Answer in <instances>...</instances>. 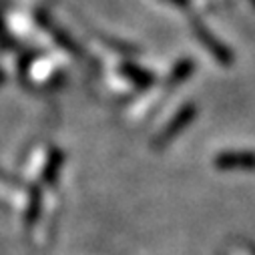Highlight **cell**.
I'll return each instance as SVG.
<instances>
[{
  "instance_id": "cell-1",
  "label": "cell",
  "mask_w": 255,
  "mask_h": 255,
  "mask_svg": "<svg viewBox=\"0 0 255 255\" xmlns=\"http://www.w3.org/2000/svg\"><path fill=\"white\" fill-rule=\"evenodd\" d=\"M197 115V109H195V105H187V107H183L173 119H171V123L165 127V129L159 133V137H157V141H155V145H167V143H171L181 131H185L187 127H189V123L193 121V117Z\"/></svg>"
},
{
  "instance_id": "cell-2",
  "label": "cell",
  "mask_w": 255,
  "mask_h": 255,
  "mask_svg": "<svg viewBox=\"0 0 255 255\" xmlns=\"http://www.w3.org/2000/svg\"><path fill=\"white\" fill-rule=\"evenodd\" d=\"M215 167L229 171V169H255V153L253 151H223L215 157Z\"/></svg>"
},
{
  "instance_id": "cell-3",
  "label": "cell",
  "mask_w": 255,
  "mask_h": 255,
  "mask_svg": "<svg viewBox=\"0 0 255 255\" xmlns=\"http://www.w3.org/2000/svg\"><path fill=\"white\" fill-rule=\"evenodd\" d=\"M193 30H195V34L203 40V44H205V48L219 60V62H223V65H229L231 62V50H227L223 44H219V40L215 38V36H211V32L199 22H195V26H193Z\"/></svg>"
},
{
  "instance_id": "cell-4",
  "label": "cell",
  "mask_w": 255,
  "mask_h": 255,
  "mask_svg": "<svg viewBox=\"0 0 255 255\" xmlns=\"http://www.w3.org/2000/svg\"><path fill=\"white\" fill-rule=\"evenodd\" d=\"M123 73H125L127 79H131L137 87H143V89L145 87H151L155 83L153 75L147 73V71H143V69H139L137 65H123Z\"/></svg>"
},
{
  "instance_id": "cell-5",
  "label": "cell",
  "mask_w": 255,
  "mask_h": 255,
  "mask_svg": "<svg viewBox=\"0 0 255 255\" xmlns=\"http://www.w3.org/2000/svg\"><path fill=\"white\" fill-rule=\"evenodd\" d=\"M62 161H65V157H62V153H60V151L50 153L48 163H46V167H44V181H46V183L56 181V177H58V169H60Z\"/></svg>"
},
{
  "instance_id": "cell-6",
  "label": "cell",
  "mask_w": 255,
  "mask_h": 255,
  "mask_svg": "<svg viewBox=\"0 0 255 255\" xmlns=\"http://www.w3.org/2000/svg\"><path fill=\"white\" fill-rule=\"evenodd\" d=\"M191 73H193V62H191V60H181L179 65L175 67V71H173L171 85H175V83H183Z\"/></svg>"
},
{
  "instance_id": "cell-7",
  "label": "cell",
  "mask_w": 255,
  "mask_h": 255,
  "mask_svg": "<svg viewBox=\"0 0 255 255\" xmlns=\"http://www.w3.org/2000/svg\"><path fill=\"white\" fill-rule=\"evenodd\" d=\"M38 213H40V193L36 191V193L30 195V205H28V211H26V223L32 225L38 219Z\"/></svg>"
},
{
  "instance_id": "cell-8",
  "label": "cell",
  "mask_w": 255,
  "mask_h": 255,
  "mask_svg": "<svg viewBox=\"0 0 255 255\" xmlns=\"http://www.w3.org/2000/svg\"><path fill=\"white\" fill-rule=\"evenodd\" d=\"M171 2H175V4H183V6H187V4H189V0H171Z\"/></svg>"
},
{
  "instance_id": "cell-9",
  "label": "cell",
  "mask_w": 255,
  "mask_h": 255,
  "mask_svg": "<svg viewBox=\"0 0 255 255\" xmlns=\"http://www.w3.org/2000/svg\"><path fill=\"white\" fill-rule=\"evenodd\" d=\"M251 2H253V4H255V0H251Z\"/></svg>"
}]
</instances>
